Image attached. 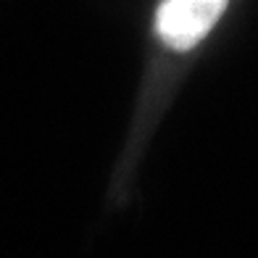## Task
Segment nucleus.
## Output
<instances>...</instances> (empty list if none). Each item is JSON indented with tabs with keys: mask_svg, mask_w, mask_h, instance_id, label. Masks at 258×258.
Segmentation results:
<instances>
[{
	"mask_svg": "<svg viewBox=\"0 0 258 258\" xmlns=\"http://www.w3.org/2000/svg\"><path fill=\"white\" fill-rule=\"evenodd\" d=\"M229 0H163L156 14V29L166 48L187 53L214 29Z\"/></svg>",
	"mask_w": 258,
	"mask_h": 258,
	"instance_id": "1",
	"label": "nucleus"
}]
</instances>
